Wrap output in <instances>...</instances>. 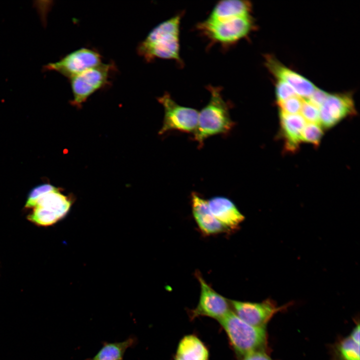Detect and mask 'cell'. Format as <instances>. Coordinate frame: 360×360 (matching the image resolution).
Listing matches in <instances>:
<instances>
[{"instance_id":"1","label":"cell","mask_w":360,"mask_h":360,"mask_svg":"<svg viewBox=\"0 0 360 360\" xmlns=\"http://www.w3.org/2000/svg\"><path fill=\"white\" fill-rule=\"evenodd\" d=\"M182 14L179 13L154 28L136 48L140 56L147 62L156 58L172 60L182 65L180 52V24Z\"/></svg>"},{"instance_id":"2","label":"cell","mask_w":360,"mask_h":360,"mask_svg":"<svg viewBox=\"0 0 360 360\" xmlns=\"http://www.w3.org/2000/svg\"><path fill=\"white\" fill-rule=\"evenodd\" d=\"M208 88L210 99L198 112L197 127L194 134V140L200 146L210 136L228 133L234 125L228 104L222 96V88L212 86H208Z\"/></svg>"},{"instance_id":"3","label":"cell","mask_w":360,"mask_h":360,"mask_svg":"<svg viewBox=\"0 0 360 360\" xmlns=\"http://www.w3.org/2000/svg\"><path fill=\"white\" fill-rule=\"evenodd\" d=\"M218 322L239 358L254 352L267 350L268 336L266 328L248 324L232 311Z\"/></svg>"},{"instance_id":"4","label":"cell","mask_w":360,"mask_h":360,"mask_svg":"<svg viewBox=\"0 0 360 360\" xmlns=\"http://www.w3.org/2000/svg\"><path fill=\"white\" fill-rule=\"evenodd\" d=\"M197 28L212 44L228 46L247 37L256 26L250 16L216 22L204 20Z\"/></svg>"},{"instance_id":"5","label":"cell","mask_w":360,"mask_h":360,"mask_svg":"<svg viewBox=\"0 0 360 360\" xmlns=\"http://www.w3.org/2000/svg\"><path fill=\"white\" fill-rule=\"evenodd\" d=\"M115 70L114 63H102L70 78L73 94L71 104L80 108L92 94L110 84L112 74Z\"/></svg>"},{"instance_id":"6","label":"cell","mask_w":360,"mask_h":360,"mask_svg":"<svg viewBox=\"0 0 360 360\" xmlns=\"http://www.w3.org/2000/svg\"><path fill=\"white\" fill-rule=\"evenodd\" d=\"M158 100L164 109V121L159 134L172 130L194 134L198 122L196 110L178 104L168 92L158 98Z\"/></svg>"},{"instance_id":"7","label":"cell","mask_w":360,"mask_h":360,"mask_svg":"<svg viewBox=\"0 0 360 360\" xmlns=\"http://www.w3.org/2000/svg\"><path fill=\"white\" fill-rule=\"evenodd\" d=\"M196 276L200 284V294L196 307L189 311L191 320L206 316L218 322L232 310L230 300L215 291L198 272Z\"/></svg>"},{"instance_id":"8","label":"cell","mask_w":360,"mask_h":360,"mask_svg":"<svg viewBox=\"0 0 360 360\" xmlns=\"http://www.w3.org/2000/svg\"><path fill=\"white\" fill-rule=\"evenodd\" d=\"M232 311L240 319L254 326L266 328L278 312L288 308L290 304L278 306L270 298L261 302L230 300Z\"/></svg>"},{"instance_id":"9","label":"cell","mask_w":360,"mask_h":360,"mask_svg":"<svg viewBox=\"0 0 360 360\" xmlns=\"http://www.w3.org/2000/svg\"><path fill=\"white\" fill-rule=\"evenodd\" d=\"M102 56L96 50L82 48L66 55L46 68L60 72L70 80L83 72L102 64Z\"/></svg>"},{"instance_id":"10","label":"cell","mask_w":360,"mask_h":360,"mask_svg":"<svg viewBox=\"0 0 360 360\" xmlns=\"http://www.w3.org/2000/svg\"><path fill=\"white\" fill-rule=\"evenodd\" d=\"M320 123L330 128L348 116L355 115L356 110L351 92L330 94L319 108Z\"/></svg>"},{"instance_id":"11","label":"cell","mask_w":360,"mask_h":360,"mask_svg":"<svg viewBox=\"0 0 360 360\" xmlns=\"http://www.w3.org/2000/svg\"><path fill=\"white\" fill-rule=\"evenodd\" d=\"M265 60L266 67L275 78L290 84L302 98H309L317 88L306 78L286 66L274 56L268 54Z\"/></svg>"},{"instance_id":"12","label":"cell","mask_w":360,"mask_h":360,"mask_svg":"<svg viewBox=\"0 0 360 360\" xmlns=\"http://www.w3.org/2000/svg\"><path fill=\"white\" fill-rule=\"evenodd\" d=\"M73 202L72 196L62 194L56 188L40 197L34 207L39 208L48 220L53 225L68 213Z\"/></svg>"},{"instance_id":"13","label":"cell","mask_w":360,"mask_h":360,"mask_svg":"<svg viewBox=\"0 0 360 360\" xmlns=\"http://www.w3.org/2000/svg\"><path fill=\"white\" fill-rule=\"evenodd\" d=\"M212 214L226 231L238 228L244 220V216L229 198L216 196L207 200Z\"/></svg>"},{"instance_id":"14","label":"cell","mask_w":360,"mask_h":360,"mask_svg":"<svg viewBox=\"0 0 360 360\" xmlns=\"http://www.w3.org/2000/svg\"><path fill=\"white\" fill-rule=\"evenodd\" d=\"M192 209L194 220L204 235H214L226 231L212 214L207 200L194 192L192 196Z\"/></svg>"},{"instance_id":"15","label":"cell","mask_w":360,"mask_h":360,"mask_svg":"<svg viewBox=\"0 0 360 360\" xmlns=\"http://www.w3.org/2000/svg\"><path fill=\"white\" fill-rule=\"evenodd\" d=\"M252 4L248 0H226L218 2L204 20L220 22L237 18L250 16Z\"/></svg>"},{"instance_id":"16","label":"cell","mask_w":360,"mask_h":360,"mask_svg":"<svg viewBox=\"0 0 360 360\" xmlns=\"http://www.w3.org/2000/svg\"><path fill=\"white\" fill-rule=\"evenodd\" d=\"M280 131L284 140L285 148L296 151L302 142V134L306 124L300 114H289L280 112Z\"/></svg>"},{"instance_id":"17","label":"cell","mask_w":360,"mask_h":360,"mask_svg":"<svg viewBox=\"0 0 360 360\" xmlns=\"http://www.w3.org/2000/svg\"><path fill=\"white\" fill-rule=\"evenodd\" d=\"M174 360H208L209 351L204 342L196 335L188 334L180 340L174 356Z\"/></svg>"},{"instance_id":"18","label":"cell","mask_w":360,"mask_h":360,"mask_svg":"<svg viewBox=\"0 0 360 360\" xmlns=\"http://www.w3.org/2000/svg\"><path fill=\"white\" fill-rule=\"evenodd\" d=\"M360 344L350 334L340 338L332 347L331 360H360Z\"/></svg>"},{"instance_id":"19","label":"cell","mask_w":360,"mask_h":360,"mask_svg":"<svg viewBox=\"0 0 360 360\" xmlns=\"http://www.w3.org/2000/svg\"><path fill=\"white\" fill-rule=\"evenodd\" d=\"M134 342L132 338L118 342L106 344L92 358L88 360H122L126 350Z\"/></svg>"},{"instance_id":"20","label":"cell","mask_w":360,"mask_h":360,"mask_svg":"<svg viewBox=\"0 0 360 360\" xmlns=\"http://www.w3.org/2000/svg\"><path fill=\"white\" fill-rule=\"evenodd\" d=\"M324 134L322 128L318 124H306L302 134V142H306L317 146Z\"/></svg>"},{"instance_id":"21","label":"cell","mask_w":360,"mask_h":360,"mask_svg":"<svg viewBox=\"0 0 360 360\" xmlns=\"http://www.w3.org/2000/svg\"><path fill=\"white\" fill-rule=\"evenodd\" d=\"M303 100L302 98L296 96L284 101L277 102L280 112L289 114H298L300 112Z\"/></svg>"},{"instance_id":"22","label":"cell","mask_w":360,"mask_h":360,"mask_svg":"<svg viewBox=\"0 0 360 360\" xmlns=\"http://www.w3.org/2000/svg\"><path fill=\"white\" fill-rule=\"evenodd\" d=\"M56 188V187L48 184H42L35 187L32 189L29 193L24 206V208H33L38 200L40 197L44 194L53 190Z\"/></svg>"},{"instance_id":"23","label":"cell","mask_w":360,"mask_h":360,"mask_svg":"<svg viewBox=\"0 0 360 360\" xmlns=\"http://www.w3.org/2000/svg\"><path fill=\"white\" fill-rule=\"evenodd\" d=\"M300 112L304 120L308 123H320L319 108L306 99L303 100Z\"/></svg>"},{"instance_id":"24","label":"cell","mask_w":360,"mask_h":360,"mask_svg":"<svg viewBox=\"0 0 360 360\" xmlns=\"http://www.w3.org/2000/svg\"><path fill=\"white\" fill-rule=\"evenodd\" d=\"M275 94L277 102L298 96L294 89L290 84L279 80H277L276 84Z\"/></svg>"},{"instance_id":"25","label":"cell","mask_w":360,"mask_h":360,"mask_svg":"<svg viewBox=\"0 0 360 360\" xmlns=\"http://www.w3.org/2000/svg\"><path fill=\"white\" fill-rule=\"evenodd\" d=\"M328 94L329 93L328 92L316 88L310 96L306 99L319 108L324 104Z\"/></svg>"},{"instance_id":"26","label":"cell","mask_w":360,"mask_h":360,"mask_svg":"<svg viewBox=\"0 0 360 360\" xmlns=\"http://www.w3.org/2000/svg\"><path fill=\"white\" fill-rule=\"evenodd\" d=\"M240 360H273L268 354L267 350L254 352L244 355Z\"/></svg>"}]
</instances>
